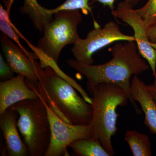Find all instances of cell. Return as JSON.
Wrapping results in <instances>:
<instances>
[{
    "label": "cell",
    "mask_w": 156,
    "mask_h": 156,
    "mask_svg": "<svg viewBox=\"0 0 156 156\" xmlns=\"http://www.w3.org/2000/svg\"><path fill=\"white\" fill-rule=\"evenodd\" d=\"M0 41L6 62L13 72L24 76L32 83L37 84L44 68L41 62L28 57L17 44L3 34H1Z\"/></svg>",
    "instance_id": "9"
},
{
    "label": "cell",
    "mask_w": 156,
    "mask_h": 156,
    "mask_svg": "<svg viewBox=\"0 0 156 156\" xmlns=\"http://www.w3.org/2000/svg\"><path fill=\"white\" fill-rule=\"evenodd\" d=\"M147 87L152 97L156 103V78H155L154 83L147 85Z\"/></svg>",
    "instance_id": "24"
},
{
    "label": "cell",
    "mask_w": 156,
    "mask_h": 156,
    "mask_svg": "<svg viewBox=\"0 0 156 156\" xmlns=\"http://www.w3.org/2000/svg\"><path fill=\"white\" fill-rule=\"evenodd\" d=\"M20 12L28 15L34 28L41 33L45 26L53 20L51 9H45L41 6L37 0H24L23 5L20 8Z\"/></svg>",
    "instance_id": "13"
},
{
    "label": "cell",
    "mask_w": 156,
    "mask_h": 156,
    "mask_svg": "<svg viewBox=\"0 0 156 156\" xmlns=\"http://www.w3.org/2000/svg\"><path fill=\"white\" fill-rule=\"evenodd\" d=\"M54 15L53 20L45 26L43 36L39 39L37 47L58 62L63 48L74 44L81 39L77 28L83 16L79 10L59 11Z\"/></svg>",
    "instance_id": "5"
},
{
    "label": "cell",
    "mask_w": 156,
    "mask_h": 156,
    "mask_svg": "<svg viewBox=\"0 0 156 156\" xmlns=\"http://www.w3.org/2000/svg\"><path fill=\"white\" fill-rule=\"evenodd\" d=\"M19 115L17 127L30 156H44L50 142L48 113L41 98L22 101L12 105Z\"/></svg>",
    "instance_id": "4"
},
{
    "label": "cell",
    "mask_w": 156,
    "mask_h": 156,
    "mask_svg": "<svg viewBox=\"0 0 156 156\" xmlns=\"http://www.w3.org/2000/svg\"><path fill=\"white\" fill-rule=\"evenodd\" d=\"M148 34L151 41L156 39V23L149 27L148 28Z\"/></svg>",
    "instance_id": "23"
},
{
    "label": "cell",
    "mask_w": 156,
    "mask_h": 156,
    "mask_svg": "<svg viewBox=\"0 0 156 156\" xmlns=\"http://www.w3.org/2000/svg\"><path fill=\"white\" fill-rule=\"evenodd\" d=\"M17 112L10 107L0 115V128L5 143L7 155L29 156L28 147L23 142L17 127Z\"/></svg>",
    "instance_id": "10"
},
{
    "label": "cell",
    "mask_w": 156,
    "mask_h": 156,
    "mask_svg": "<svg viewBox=\"0 0 156 156\" xmlns=\"http://www.w3.org/2000/svg\"><path fill=\"white\" fill-rule=\"evenodd\" d=\"M135 11L145 20L148 26L156 23V0H148L144 5Z\"/></svg>",
    "instance_id": "19"
},
{
    "label": "cell",
    "mask_w": 156,
    "mask_h": 156,
    "mask_svg": "<svg viewBox=\"0 0 156 156\" xmlns=\"http://www.w3.org/2000/svg\"><path fill=\"white\" fill-rule=\"evenodd\" d=\"M131 96L138 102L145 115L144 124L153 134H156V103L149 91L147 85L137 76L131 82Z\"/></svg>",
    "instance_id": "12"
},
{
    "label": "cell",
    "mask_w": 156,
    "mask_h": 156,
    "mask_svg": "<svg viewBox=\"0 0 156 156\" xmlns=\"http://www.w3.org/2000/svg\"><path fill=\"white\" fill-rule=\"evenodd\" d=\"M39 98L26 82L25 76L18 75L0 83V115L15 104L28 99Z\"/></svg>",
    "instance_id": "11"
},
{
    "label": "cell",
    "mask_w": 156,
    "mask_h": 156,
    "mask_svg": "<svg viewBox=\"0 0 156 156\" xmlns=\"http://www.w3.org/2000/svg\"><path fill=\"white\" fill-rule=\"evenodd\" d=\"M125 140L128 142L134 156H152L151 143L146 134L134 130L126 131Z\"/></svg>",
    "instance_id": "16"
},
{
    "label": "cell",
    "mask_w": 156,
    "mask_h": 156,
    "mask_svg": "<svg viewBox=\"0 0 156 156\" xmlns=\"http://www.w3.org/2000/svg\"><path fill=\"white\" fill-rule=\"evenodd\" d=\"M0 30L4 34L16 43L28 57L34 60L38 59V58L35 53L34 52L31 53L29 52L21 44L17 35V34H19L20 33L18 31V30L14 26L13 23H11L5 20H0Z\"/></svg>",
    "instance_id": "18"
},
{
    "label": "cell",
    "mask_w": 156,
    "mask_h": 156,
    "mask_svg": "<svg viewBox=\"0 0 156 156\" xmlns=\"http://www.w3.org/2000/svg\"><path fill=\"white\" fill-rule=\"evenodd\" d=\"M69 147L76 156H110L101 145L99 139L94 136L75 140Z\"/></svg>",
    "instance_id": "15"
},
{
    "label": "cell",
    "mask_w": 156,
    "mask_h": 156,
    "mask_svg": "<svg viewBox=\"0 0 156 156\" xmlns=\"http://www.w3.org/2000/svg\"><path fill=\"white\" fill-rule=\"evenodd\" d=\"M27 43L29 47L33 51L34 53H35L37 56L38 59L40 60V62L41 64L42 67L44 68L47 66L51 67L59 76L64 79L70 84L73 87H74L75 89H76L78 92L80 93L82 97L87 102L92 104V98L89 97L88 93L85 91L80 85H79L73 78H71L69 76L65 73L59 68L57 62L54 61L52 58H49L37 47L34 46L29 41L27 42Z\"/></svg>",
    "instance_id": "14"
},
{
    "label": "cell",
    "mask_w": 156,
    "mask_h": 156,
    "mask_svg": "<svg viewBox=\"0 0 156 156\" xmlns=\"http://www.w3.org/2000/svg\"><path fill=\"white\" fill-rule=\"evenodd\" d=\"M14 72L7 62L5 61L2 53L0 54V80L1 82L8 80L14 77Z\"/></svg>",
    "instance_id": "20"
},
{
    "label": "cell",
    "mask_w": 156,
    "mask_h": 156,
    "mask_svg": "<svg viewBox=\"0 0 156 156\" xmlns=\"http://www.w3.org/2000/svg\"><path fill=\"white\" fill-rule=\"evenodd\" d=\"M9 12L10 11H8L7 9L5 10L3 9L2 6L1 5H0V20H3L12 23L11 22L10 17H9Z\"/></svg>",
    "instance_id": "22"
},
{
    "label": "cell",
    "mask_w": 156,
    "mask_h": 156,
    "mask_svg": "<svg viewBox=\"0 0 156 156\" xmlns=\"http://www.w3.org/2000/svg\"><path fill=\"white\" fill-rule=\"evenodd\" d=\"M116 0H91L89 2V5L92 6L95 3H99L102 4L105 7H108L110 9L111 13L113 12L115 9L114 4ZM126 2L130 3L134 7L138 5L141 0H125Z\"/></svg>",
    "instance_id": "21"
},
{
    "label": "cell",
    "mask_w": 156,
    "mask_h": 156,
    "mask_svg": "<svg viewBox=\"0 0 156 156\" xmlns=\"http://www.w3.org/2000/svg\"><path fill=\"white\" fill-rule=\"evenodd\" d=\"M90 0H66L54 9H51L53 14L56 12L61 11H74L81 10L83 14L88 15L89 13L92 15L93 18L94 26L95 28L100 27V26L95 19L92 11V7L89 5Z\"/></svg>",
    "instance_id": "17"
},
{
    "label": "cell",
    "mask_w": 156,
    "mask_h": 156,
    "mask_svg": "<svg viewBox=\"0 0 156 156\" xmlns=\"http://www.w3.org/2000/svg\"><path fill=\"white\" fill-rule=\"evenodd\" d=\"M92 96L93 115L90 125L93 136L99 139L110 155H115L111 138L117 131L118 106H126L130 101L122 88L110 83L98 84L89 90Z\"/></svg>",
    "instance_id": "3"
},
{
    "label": "cell",
    "mask_w": 156,
    "mask_h": 156,
    "mask_svg": "<svg viewBox=\"0 0 156 156\" xmlns=\"http://www.w3.org/2000/svg\"><path fill=\"white\" fill-rule=\"evenodd\" d=\"M111 51L112 58L103 64H87L76 59H67L66 62L87 78L88 90L102 83L122 88L128 94L136 113L140 114L141 111L131 96V79L132 76L141 74L150 66L140 53L135 41L115 42Z\"/></svg>",
    "instance_id": "1"
},
{
    "label": "cell",
    "mask_w": 156,
    "mask_h": 156,
    "mask_svg": "<svg viewBox=\"0 0 156 156\" xmlns=\"http://www.w3.org/2000/svg\"><path fill=\"white\" fill-rule=\"evenodd\" d=\"M41 74V78L37 84L26 80L28 87L66 122L73 125H90L93 115L92 105L79 96L74 87L51 67L43 69Z\"/></svg>",
    "instance_id": "2"
},
{
    "label": "cell",
    "mask_w": 156,
    "mask_h": 156,
    "mask_svg": "<svg viewBox=\"0 0 156 156\" xmlns=\"http://www.w3.org/2000/svg\"><path fill=\"white\" fill-rule=\"evenodd\" d=\"M37 95L46 106L51 131L50 145L44 156H69L67 147L71 143L93 136L91 125H73L66 122L40 95Z\"/></svg>",
    "instance_id": "7"
},
{
    "label": "cell",
    "mask_w": 156,
    "mask_h": 156,
    "mask_svg": "<svg viewBox=\"0 0 156 156\" xmlns=\"http://www.w3.org/2000/svg\"><path fill=\"white\" fill-rule=\"evenodd\" d=\"M135 41L134 36L123 33L117 23L110 21L102 28H95L90 31L87 37L80 39L71 50L78 61L93 64V55L98 50L117 41Z\"/></svg>",
    "instance_id": "6"
},
{
    "label": "cell",
    "mask_w": 156,
    "mask_h": 156,
    "mask_svg": "<svg viewBox=\"0 0 156 156\" xmlns=\"http://www.w3.org/2000/svg\"><path fill=\"white\" fill-rule=\"evenodd\" d=\"M134 7L124 0L119 3L112 14L128 25L134 32V37L138 51L143 58L147 61L156 78V49L151 42L148 34V26L145 20L136 13Z\"/></svg>",
    "instance_id": "8"
}]
</instances>
